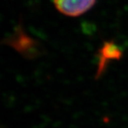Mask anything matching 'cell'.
<instances>
[{"label":"cell","mask_w":128,"mask_h":128,"mask_svg":"<svg viewBox=\"0 0 128 128\" xmlns=\"http://www.w3.org/2000/svg\"><path fill=\"white\" fill-rule=\"evenodd\" d=\"M56 9L69 17H78L90 10L96 0H53Z\"/></svg>","instance_id":"obj_1"}]
</instances>
